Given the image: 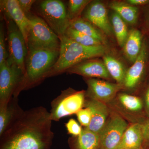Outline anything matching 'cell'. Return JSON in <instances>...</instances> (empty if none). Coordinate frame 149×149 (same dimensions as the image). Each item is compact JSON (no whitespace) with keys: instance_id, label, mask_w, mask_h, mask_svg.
<instances>
[{"instance_id":"26","label":"cell","mask_w":149,"mask_h":149,"mask_svg":"<svg viewBox=\"0 0 149 149\" xmlns=\"http://www.w3.org/2000/svg\"><path fill=\"white\" fill-rule=\"evenodd\" d=\"M118 100L123 106L129 111L138 112L143 108V102L136 96L122 93L118 95Z\"/></svg>"},{"instance_id":"25","label":"cell","mask_w":149,"mask_h":149,"mask_svg":"<svg viewBox=\"0 0 149 149\" xmlns=\"http://www.w3.org/2000/svg\"><path fill=\"white\" fill-rule=\"evenodd\" d=\"M91 0H70L67 8L68 17L70 21L80 17Z\"/></svg>"},{"instance_id":"36","label":"cell","mask_w":149,"mask_h":149,"mask_svg":"<svg viewBox=\"0 0 149 149\" xmlns=\"http://www.w3.org/2000/svg\"><path fill=\"white\" fill-rule=\"evenodd\" d=\"M100 149L99 148V149Z\"/></svg>"},{"instance_id":"3","label":"cell","mask_w":149,"mask_h":149,"mask_svg":"<svg viewBox=\"0 0 149 149\" xmlns=\"http://www.w3.org/2000/svg\"><path fill=\"white\" fill-rule=\"evenodd\" d=\"M59 50L29 48L26 61L24 79L16 94L32 87L48 77L59 55Z\"/></svg>"},{"instance_id":"1","label":"cell","mask_w":149,"mask_h":149,"mask_svg":"<svg viewBox=\"0 0 149 149\" xmlns=\"http://www.w3.org/2000/svg\"><path fill=\"white\" fill-rule=\"evenodd\" d=\"M52 122L45 107L23 111L0 136V149H51Z\"/></svg>"},{"instance_id":"27","label":"cell","mask_w":149,"mask_h":149,"mask_svg":"<svg viewBox=\"0 0 149 149\" xmlns=\"http://www.w3.org/2000/svg\"><path fill=\"white\" fill-rule=\"evenodd\" d=\"M78 121L80 124L87 128L91 123L92 113L90 109L85 107L76 113Z\"/></svg>"},{"instance_id":"14","label":"cell","mask_w":149,"mask_h":149,"mask_svg":"<svg viewBox=\"0 0 149 149\" xmlns=\"http://www.w3.org/2000/svg\"><path fill=\"white\" fill-rule=\"evenodd\" d=\"M84 107L90 109L92 113L91 123L85 128L100 135L109 118L108 108L104 103L86 97Z\"/></svg>"},{"instance_id":"34","label":"cell","mask_w":149,"mask_h":149,"mask_svg":"<svg viewBox=\"0 0 149 149\" xmlns=\"http://www.w3.org/2000/svg\"><path fill=\"white\" fill-rule=\"evenodd\" d=\"M146 22L147 25L149 27V10H148L146 15Z\"/></svg>"},{"instance_id":"9","label":"cell","mask_w":149,"mask_h":149,"mask_svg":"<svg viewBox=\"0 0 149 149\" xmlns=\"http://www.w3.org/2000/svg\"><path fill=\"white\" fill-rule=\"evenodd\" d=\"M128 127L125 119L117 113L110 116L100 133V149H116Z\"/></svg>"},{"instance_id":"19","label":"cell","mask_w":149,"mask_h":149,"mask_svg":"<svg viewBox=\"0 0 149 149\" xmlns=\"http://www.w3.org/2000/svg\"><path fill=\"white\" fill-rule=\"evenodd\" d=\"M143 45L141 32L138 29L130 30L123 47L125 56L129 61L134 63L141 52Z\"/></svg>"},{"instance_id":"5","label":"cell","mask_w":149,"mask_h":149,"mask_svg":"<svg viewBox=\"0 0 149 149\" xmlns=\"http://www.w3.org/2000/svg\"><path fill=\"white\" fill-rule=\"evenodd\" d=\"M86 92L74 91L68 88L51 102L50 111L52 121H58L63 118L76 113L84 107Z\"/></svg>"},{"instance_id":"2","label":"cell","mask_w":149,"mask_h":149,"mask_svg":"<svg viewBox=\"0 0 149 149\" xmlns=\"http://www.w3.org/2000/svg\"><path fill=\"white\" fill-rule=\"evenodd\" d=\"M58 37L60 40L59 55L48 77L66 72L84 61L104 56L108 51L106 46L87 47L70 40L64 35Z\"/></svg>"},{"instance_id":"22","label":"cell","mask_w":149,"mask_h":149,"mask_svg":"<svg viewBox=\"0 0 149 149\" xmlns=\"http://www.w3.org/2000/svg\"><path fill=\"white\" fill-rule=\"evenodd\" d=\"M103 62L112 78L117 84L123 85L126 71L123 64L112 56L106 54L103 56Z\"/></svg>"},{"instance_id":"33","label":"cell","mask_w":149,"mask_h":149,"mask_svg":"<svg viewBox=\"0 0 149 149\" xmlns=\"http://www.w3.org/2000/svg\"><path fill=\"white\" fill-rule=\"evenodd\" d=\"M145 104L146 111L149 117V86L146 91L145 97Z\"/></svg>"},{"instance_id":"11","label":"cell","mask_w":149,"mask_h":149,"mask_svg":"<svg viewBox=\"0 0 149 149\" xmlns=\"http://www.w3.org/2000/svg\"><path fill=\"white\" fill-rule=\"evenodd\" d=\"M83 17L90 22L104 34L111 36L113 28L104 4L98 1H92L83 12Z\"/></svg>"},{"instance_id":"13","label":"cell","mask_w":149,"mask_h":149,"mask_svg":"<svg viewBox=\"0 0 149 149\" xmlns=\"http://www.w3.org/2000/svg\"><path fill=\"white\" fill-rule=\"evenodd\" d=\"M66 72L79 74L86 78L97 77L109 80L112 78L103 62L95 58L77 63L68 69Z\"/></svg>"},{"instance_id":"7","label":"cell","mask_w":149,"mask_h":149,"mask_svg":"<svg viewBox=\"0 0 149 149\" xmlns=\"http://www.w3.org/2000/svg\"><path fill=\"white\" fill-rule=\"evenodd\" d=\"M24 76L22 70L8 58L0 65V105L15 96Z\"/></svg>"},{"instance_id":"16","label":"cell","mask_w":149,"mask_h":149,"mask_svg":"<svg viewBox=\"0 0 149 149\" xmlns=\"http://www.w3.org/2000/svg\"><path fill=\"white\" fill-rule=\"evenodd\" d=\"M23 111L19 104L18 97H13L7 103L0 105V136Z\"/></svg>"},{"instance_id":"37","label":"cell","mask_w":149,"mask_h":149,"mask_svg":"<svg viewBox=\"0 0 149 149\" xmlns=\"http://www.w3.org/2000/svg\"></svg>"},{"instance_id":"29","label":"cell","mask_w":149,"mask_h":149,"mask_svg":"<svg viewBox=\"0 0 149 149\" xmlns=\"http://www.w3.org/2000/svg\"><path fill=\"white\" fill-rule=\"evenodd\" d=\"M68 133L74 137H77L82 133L83 129L74 119L71 118L65 124Z\"/></svg>"},{"instance_id":"6","label":"cell","mask_w":149,"mask_h":149,"mask_svg":"<svg viewBox=\"0 0 149 149\" xmlns=\"http://www.w3.org/2000/svg\"><path fill=\"white\" fill-rule=\"evenodd\" d=\"M38 13L58 37L64 35L69 27L67 8L61 1H41L38 7Z\"/></svg>"},{"instance_id":"21","label":"cell","mask_w":149,"mask_h":149,"mask_svg":"<svg viewBox=\"0 0 149 149\" xmlns=\"http://www.w3.org/2000/svg\"><path fill=\"white\" fill-rule=\"evenodd\" d=\"M73 143H69L71 149H98L100 145V136L97 133L85 128L77 136Z\"/></svg>"},{"instance_id":"24","label":"cell","mask_w":149,"mask_h":149,"mask_svg":"<svg viewBox=\"0 0 149 149\" xmlns=\"http://www.w3.org/2000/svg\"><path fill=\"white\" fill-rule=\"evenodd\" d=\"M64 35L70 40L82 45L87 47L104 45L98 40L78 32L70 27L67 29Z\"/></svg>"},{"instance_id":"12","label":"cell","mask_w":149,"mask_h":149,"mask_svg":"<svg viewBox=\"0 0 149 149\" xmlns=\"http://www.w3.org/2000/svg\"><path fill=\"white\" fill-rule=\"evenodd\" d=\"M0 8L3 16L10 19L16 24L24 37L27 47L29 20L20 8L17 0H1Z\"/></svg>"},{"instance_id":"8","label":"cell","mask_w":149,"mask_h":149,"mask_svg":"<svg viewBox=\"0 0 149 149\" xmlns=\"http://www.w3.org/2000/svg\"><path fill=\"white\" fill-rule=\"evenodd\" d=\"M7 29L9 53L8 59L17 65L25 74V61L28 53L26 42L22 33L16 24L4 16Z\"/></svg>"},{"instance_id":"31","label":"cell","mask_w":149,"mask_h":149,"mask_svg":"<svg viewBox=\"0 0 149 149\" xmlns=\"http://www.w3.org/2000/svg\"><path fill=\"white\" fill-rule=\"evenodd\" d=\"M143 133L144 141L149 143V120L143 125Z\"/></svg>"},{"instance_id":"10","label":"cell","mask_w":149,"mask_h":149,"mask_svg":"<svg viewBox=\"0 0 149 149\" xmlns=\"http://www.w3.org/2000/svg\"><path fill=\"white\" fill-rule=\"evenodd\" d=\"M86 82L88 87L86 92V97L104 103L114 98L123 86L95 78H87Z\"/></svg>"},{"instance_id":"35","label":"cell","mask_w":149,"mask_h":149,"mask_svg":"<svg viewBox=\"0 0 149 149\" xmlns=\"http://www.w3.org/2000/svg\"><path fill=\"white\" fill-rule=\"evenodd\" d=\"M143 149L142 148H141V149Z\"/></svg>"},{"instance_id":"30","label":"cell","mask_w":149,"mask_h":149,"mask_svg":"<svg viewBox=\"0 0 149 149\" xmlns=\"http://www.w3.org/2000/svg\"><path fill=\"white\" fill-rule=\"evenodd\" d=\"M19 5L22 11L28 17L31 15V9L34 3L35 0H17Z\"/></svg>"},{"instance_id":"32","label":"cell","mask_w":149,"mask_h":149,"mask_svg":"<svg viewBox=\"0 0 149 149\" xmlns=\"http://www.w3.org/2000/svg\"><path fill=\"white\" fill-rule=\"evenodd\" d=\"M126 2L131 5L136 6L147 4L149 3V0H127Z\"/></svg>"},{"instance_id":"28","label":"cell","mask_w":149,"mask_h":149,"mask_svg":"<svg viewBox=\"0 0 149 149\" xmlns=\"http://www.w3.org/2000/svg\"><path fill=\"white\" fill-rule=\"evenodd\" d=\"M3 23L0 25V65L5 62L8 56L6 49L5 37Z\"/></svg>"},{"instance_id":"23","label":"cell","mask_w":149,"mask_h":149,"mask_svg":"<svg viewBox=\"0 0 149 149\" xmlns=\"http://www.w3.org/2000/svg\"><path fill=\"white\" fill-rule=\"evenodd\" d=\"M112 27L118 45L123 47L128 37V28L126 23L118 15L113 12L111 17Z\"/></svg>"},{"instance_id":"4","label":"cell","mask_w":149,"mask_h":149,"mask_svg":"<svg viewBox=\"0 0 149 149\" xmlns=\"http://www.w3.org/2000/svg\"><path fill=\"white\" fill-rule=\"evenodd\" d=\"M29 27L27 35V48L60 50V40L46 22L40 16L28 17Z\"/></svg>"},{"instance_id":"15","label":"cell","mask_w":149,"mask_h":149,"mask_svg":"<svg viewBox=\"0 0 149 149\" xmlns=\"http://www.w3.org/2000/svg\"><path fill=\"white\" fill-rule=\"evenodd\" d=\"M148 58V50L146 43L143 46L139 56L127 71L123 85L128 89L135 88L140 82L143 74Z\"/></svg>"},{"instance_id":"18","label":"cell","mask_w":149,"mask_h":149,"mask_svg":"<svg viewBox=\"0 0 149 149\" xmlns=\"http://www.w3.org/2000/svg\"><path fill=\"white\" fill-rule=\"evenodd\" d=\"M69 27L98 40L104 45H106L107 43L104 34L90 22L83 17H80L70 21Z\"/></svg>"},{"instance_id":"20","label":"cell","mask_w":149,"mask_h":149,"mask_svg":"<svg viewBox=\"0 0 149 149\" xmlns=\"http://www.w3.org/2000/svg\"><path fill=\"white\" fill-rule=\"evenodd\" d=\"M109 7L117 14L126 23L135 24L139 17V10L137 7L131 5L126 2L121 1L111 2Z\"/></svg>"},{"instance_id":"17","label":"cell","mask_w":149,"mask_h":149,"mask_svg":"<svg viewBox=\"0 0 149 149\" xmlns=\"http://www.w3.org/2000/svg\"><path fill=\"white\" fill-rule=\"evenodd\" d=\"M143 141V124L134 123L125 130L116 149H140Z\"/></svg>"}]
</instances>
